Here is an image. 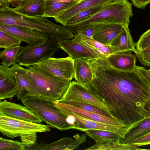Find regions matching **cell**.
<instances>
[{
  "mask_svg": "<svg viewBox=\"0 0 150 150\" xmlns=\"http://www.w3.org/2000/svg\"><path fill=\"white\" fill-rule=\"evenodd\" d=\"M22 41L12 35L0 30V48H5L20 45Z\"/></svg>",
  "mask_w": 150,
  "mask_h": 150,
  "instance_id": "33",
  "label": "cell"
},
{
  "mask_svg": "<svg viewBox=\"0 0 150 150\" xmlns=\"http://www.w3.org/2000/svg\"><path fill=\"white\" fill-rule=\"evenodd\" d=\"M25 148L22 142L0 137V150H25Z\"/></svg>",
  "mask_w": 150,
  "mask_h": 150,
  "instance_id": "32",
  "label": "cell"
},
{
  "mask_svg": "<svg viewBox=\"0 0 150 150\" xmlns=\"http://www.w3.org/2000/svg\"><path fill=\"white\" fill-rule=\"evenodd\" d=\"M14 75L17 82L18 100L30 97H39L40 95L35 86L28 78L27 74V69L18 64L9 67Z\"/></svg>",
  "mask_w": 150,
  "mask_h": 150,
  "instance_id": "12",
  "label": "cell"
},
{
  "mask_svg": "<svg viewBox=\"0 0 150 150\" xmlns=\"http://www.w3.org/2000/svg\"><path fill=\"white\" fill-rule=\"evenodd\" d=\"M136 57L143 65L150 67V47L134 52Z\"/></svg>",
  "mask_w": 150,
  "mask_h": 150,
  "instance_id": "35",
  "label": "cell"
},
{
  "mask_svg": "<svg viewBox=\"0 0 150 150\" xmlns=\"http://www.w3.org/2000/svg\"><path fill=\"white\" fill-rule=\"evenodd\" d=\"M58 45L59 48L75 60L101 57L94 50L72 39L59 40Z\"/></svg>",
  "mask_w": 150,
  "mask_h": 150,
  "instance_id": "14",
  "label": "cell"
},
{
  "mask_svg": "<svg viewBox=\"0 0 150 150\" xmlns=\"http://www.w3.org/2000/svg\"><path fill=\"white\" fill-rule=\"evenodd\" d=\"M148 71L150 73V69L149 70H148Z\"/></svg>",
  "mask_w": 150,
  "mask_h": 150,
  "instance_id": "45",
  "label": "cell"
},
{
  "mask_svg": "<svg viewBox=\"0 0 150 150\" xmlns=\"http://www.w3.org/2000/svg\"><path fill=\"white\" fill-rule=\"evenodd\" d=\"M123 25L113 23L99 25L96 28L92 37L104 45L110 46L112 40L120 33Z\"/></svg>",
  "mask_w": 150,
  "mask_h": 150,
  "instance_id": "19",
  "label": "cell"
},
{
  "mask_svg": "<svg viewBox=\"0 0 150 150\" xmlns=\"http://www.w3.org/2000/svg\"><path fill=\"white\" fill-rule=\"evenodd\" d=\"M98 25L95 24H88L78 29L76 31L75 34L78 33L88 37H92L95 29Z\"/></svg>",
  "mask_w": 150,
  "mask_h": 150,
  "instance_id": "36",
  "label": "cell"
},
{
  "mask_svg": "<svg viewBox=\"0 0 150 150\" xmlns=\"http://www.w3.org/2000/svg\"><path fill=\"white\" fill-rule=\"evenodd\" d=\"M50 127L15 118L0 114V131L2 134L11 138L25 134L44 132L50 131Z\"/></svg>",
  "mask_w": 150,
  "mask_h": 150,
  "instance_id": "7",
  "label": "cell"
},
{
  "mask_svg": "<svg viewBox=\"0 0 150 150\" xmlns=\"http://www.w3.org/2000/svg\"><path fill=\"white\" fill-rule=\"evenodd\" d=\"M57 38H49L35 45L21 46L16 57L17 63L27 68L33 66L45 59L53 57L59 48Z\"/></svg>",
  "mask_w": 150,
  "mask_h": 150,
  "instance_id": "6",
  "label": "cell"
},
{
  "mask_svg": "<svg viewBox=\"0 0 150 150\" xmlns=\"http://www.w3.org/2000/svg\"><path fill=\"white\" fill-rule=\"evenodd\" d=\"M72 40L83 44L94 50L101 57H107L113 54L112 47L96 41L92 37H88L81 34L76 33Z\"/></svg>",
  "mask_w": 150,
  "mask_h": 150,
  "instance_id": "25",
  "label": "cell"
},
{
  "mask_svg": "<svg viewBox=\"0 0 150 150\" xmlns=\"http://www.w3.org/2000/svg\"><path fill=\"white\" fill-rule=\"evenodd\" d=\"M136 57L131 52H122L111 54L105 58L113 68L120 71H133L136 70Z\"/></svg>",
  "mask_w": 150,
  "mask_h": 150,
  "instance_id": "18",
  "label": "cell"
},
{
  "mask_svg": "<svg viewBox=\"0 0 150 150\" xmlns=\"http://www.w3.org/2000/svg\"><path fill=\"white\" fill-rule=\"evenodd\" d=\"M144 112L145 117L150 116V98L144 106Z\"/></svg>",
  "mask_w": 150,
  "mask_h": 150,
  "instance_id": "41",
  "label": "cell"
},
{
  "mask_svg": "<svg viewBox=\"0 0 150 150\" xmlns=\"http://www.w3.org/2000/svg\"><path fill=\"white\" fill-rule=\"evenodd\" d=\"M53 102L55 105L72 110L79 115L93 120L110 125L127 126L121 121L114 117H106L94 112L86 111L57 101H53Z\"/></svg>",
  "mask_w": 150,
  "mask_h": 150,
  "instance_id": "22",
  "label": "cell"
},
{
  "mask_svg": "<svg viewBox=\"0 0 150 150\" xmlns=\"http://www.w3.org/2000/svg\"><path fill=\"white\" fill-rule=\"evenodd\" d=\"M150 132V116L139 120L129 126L120 142L127 144L130 142Z\"/></svg>",
  "mask_w": 150,
  "mask_h": 150,
  "instance_id": "21",
  "label": "cell"
},
{
  "mask_svg": "<svg viewBox=\"0 0 150 150\" xmlns=\"http://www.w3.org/2000/svg\"><path fill=\"white\" fill-rule=\"evenodd\" d=\"M136 69L138 72L146 81L150 86V73L145 67L137 66Z\"/></svg>",
  "mask_w": 150,
  "mask_h": 150,
  "instance_id": "39",
  "label": "cell"
},
{
  "mask_svg": "<svg viewBox=\"0 0 150 150\" xmlns=\"http://www.w3.org/2000/svg\"><path fill=\"white\" fill-rule=\"evenodd\" d=\"M26 73L40 96L52 101L62 97L71 81L56 77L36 64L28 67Z\"/></svg>",
  "mask_w": 150,
  "mask_h": 150,
  "instance_id": "4",
  "label": "cell"
},
{
  "mask_svg": "<svg viewBox=\"0 0 150 150\" xmlns=\"http://www.w3.org/2000/svg\"><path fill=\"white\" fill-rule=\"evenodd\" d=\"M74 139L69 137L62 138L50 144H38L36 142L33 146V150H72L77 149L79 146L86 141V134L74 136Z\"/></svg>",
  "mask_w": 150,
  "mask_h": 150,
  "instance_id": "15",
  "label": "cell"
},
{
  "mask_svg": "<svg viewBox=\"0 0 150 150\" xmlns=\"http://www.w3.org/2000/svg\"><path fill=\"white\" fill-rule=\"evenodd\" d=\"M55 106L66 115H72L75 117V129L82 132L88 129H97L112 132L123 138L128 127L107 124L92 120L76 114L73 111L54 104Z\"/></svg>",
  "mask_w": 150,
  "mask_h": 150,
  "instance_id": "9",
  "label": "cell"
},
{
  "mask_svg": "<svg viewBox=\"0 0 150 150\" xmlns=\"http://www.w3.org/2000/svg\"><path fill=\"white\" fill-rule=\"evenodd\" d=\"M63 100L79 101L87 103L102 109L110 114L111 110L105 104L93 96L86 88L76 81H71L62 97L57 101Z\"/></svg>",
  "mask_w": 150,
  "mask_h": 150,
  "instance_id": "10",
  "label": "cell"
},
{
  "mask_svg": "<svg viewBox=\"0 0 150 150\" xmlns=\"http://www.w3.org/2000/svg\"><path fill=\"white\" fill-rule=\"evenodd\" d=\"M18 93L15 77L10 67L0 65V100L12 99Z\"/></svg>",
  "mask_w": 150,
  "mask_h": 150,
  "instance_id": "17",
  "label": "cell"
},
{
  "mask_svg": "<svg viewBox=\"0 0 150 150\" xmlns=\"http://www.w3.org/2000/svg\"><path fill=\"white\" fill-rule=\"evenodd\" d=\"M133 15L132 4L128 0H116L105 4L90 17L67 27L75 34L78 29L89 24L113 23L129 25L130 18Z\"/></svg>",
  "mask_w": 150,
  "mask_h": 150,
  "instance_id": "3",
  "label": "cell"
},
{
  "mask_svg": "<svg viewBox=\"0 0 150 150\" xmlns=\"http://www.w3.org/2000/svg\"><path fill=\"white\" fill-rule=\"evenodd\" d=\"M21 101L50 127L61 131L74 129V125L67 122V116L55 106L53 101L41 96L30 97Z\"/></svg>",
  "mask_w": 150,
  "mask_h": 150,
  "instance_id": "5",
  "label": "cell"
},
{
  "mask_svg": "<svg viewBox=\"0 0 150 150\" xmlns=\"http://www.w3.org/2000/svg\"><path fill=\"white\" fill-rule=\"evenodd\" d=\"M0 24L17 25L37 30L48 38H57L59 40L72 39L74 37L73 33L67 26L58 25L43 17L21 13L9 6L0 9Z\"/></svg>",
  "mask_w": 150,
  "mask_h": 150,
  "instance_id": "2",
  "label": "cell"
},
{
  "mask_svg": "<svg viewBox=\"0 0 150 150\" xmlns=\"http://www.w3.org/2000/svg\"><path fill=\"white\" fill-rule=\"evenodd\" d=\"M88 61L93 78L86 87L109 108L112 117L128 127L145 117L144 107L150 98V86L137 70H117L109 64L105 57Z\"/></svg>",
  "mask_w": 150,
  "mask_h": 150,
  "instance_id": "1",
  "label": "cell"
},
{
  "mask_svg": "<svg viewBox=\"0 0 150 150\" xmlns=\"http://www.w3.org/2000/svg\"><path fill=\"white\" fill-rule=\"evenodd\" d=\"M24 0H9V2L13 6L14 8L18 6Z\"/></svg>",
  "mask_w": 150,
  "mask_h": 150,
  "instance_id": "43",
  "label": "cell"
},
{
  "mask_svg": "<svg viewBox=\"0 0 150 150\" xmlns=\"http://www.w3.org/2000/svg\"><path fill=\"white\" fill-rule=\"evenodd\" d=\"M0 30L31 45L41 44L48 38L44 33L37 30L17 25L0 24Z\"/></svg>",
  "mask_w": 150,
  "mask_h": 150,
  "instance_id": "11",
  "label": "cell"
},
{
  "mask_svg": "<svg viewBox=\"0 0 150 150\" xmlns=\"http://www.w3.org/2000/svg\"></svg>",
  "mask_w": 150,
  "mask_h": 150,
  "instance_id": "47",
  "label": "cell"
},
{
  "mask_svg": "<svg viewBox=\"0 0 150 150\" xmlns=\"http://www.w3.org/2000/svg\"><path fill=\"white\" fill-rule=\"evenodd\" d=\"M85 134L95 142H120L122 138L118 134L115 132L105 130L97 129H88L85 131Z\"/></svg>",
  "mask_w": 150,
  "mask_h": 150,
  "instance_id": "26",
  "label": "cell"
},
{
  "mask_svg": "<svg viewBox=\"0 0 150 150\" xmlns=\"http://www.w3.org/2000/svg\"><path fill=\"white\" fill-rule=\"evenodd\" d=\"M45 1H59V2H78L79 1L78 0H45Z\"/></svg>",
  "mask_w": 150,
  "mask_h": 150,
  "instance_id": "44",
  "label": "cell"
},
{
  "mask_svg": "<svg viewBox=\"0 0 150 150\" xmlns=\"http://www.w3.org/2000/svg\"><path fill=\"white\" fill-rule=\"evenodd\" d=\"M105 4L94 6L77 13L68 21L67 27L79 23L90 17L100 10Z\"/></svg>",
  "mask_w": 150,
  "mask_h": 150,
  "instance_id": "31",
  "label": "cell"
},
{
  "mask_svg": "<svg viewBox=\"0 0 150 150\" xmlns=\"http://www.w3.org/2000/svg\"><path fill=\"white\" fill-rule=\"evenodd\" d=\"M75 60L70 56L62 58L50 57L36 64L52 75L71 81L75 77Z\"/></svg>",
  "mask_w": 150,
  "mask_h": 150,
  "instance_id": "8",
  "label": "cell"
},
{
  "mask_svg": "<svg viewBox=\"0 0 150 150\" xmlns=\"http://www.w3.org/2000/svg\"><path fill=\"white\" fill-rule=\"evenodd\" d=\"M20 137L22 142L25 147L31 146L37 141L36 133L25 134Z\"/></svg>",
  "mask_w": 150,
  "mask_h": 150,
  "instance_id": "37",
  "label": "cell"
},
{
  "mask_svg": "<svg viewBox=\"0 0 150 150\" xmlns=\"http://www.w3.org/2000/svg\"><path fill=\"white\" fill-rule=\"evenodd\" d=\"M127 144H135L138 146L150 144V132L130 142Z\"/></svg>",
  "mask_w": 150,
  "mask_h": 150,
  "instance_id": "38",
  "label": "cell"
},
{
  "mask_svg": "<svg viewBox=\"0 0 150 150\" xmlns=\"http://www.w3.org/2000/svg\"><path fill=\"white\" fill-rule=\"evenodd\" d=\"M21 46L20 45L14 46L4 48L1 51V64L9 67L16 64V57Z\"/></svg>",
  "mask_w": 150,
  "mask_h": 150,
  "instance_id": "29",
  "label": "cell"
},
{
  "mask_svg": "<svg viewBox=\"0 0 150 150\" xmlns=\"http://www.w3.org/2000/svg\"><path fill=\"white\" fill-rule=\"evenodd\" d=\"M0 114L4 115L35 123H41V119L33 111L18 103L4 99L0 102Z\"/></svg>",
  "mask_w": 150,
  "mask_h": 150,
  "instance_id": "13",
  "label": "cell"
},
{
  "mask_svg": "<svg viewBox=\"0 0 150 150\" xmlns=\"http://www.w3.org/2000/svg\"><path fill=\"white\" fill-rule=\"evenodd\" d=\"M56 101L82 109L86 111L94 112L106 117H112L111 115L106 111L87 103L72 100Z\"/></svg>",
  "mask_w": 150,
  "mask_h": 150,
  "instance_id": "30",
  "label": "cell"
},
{
  "mask_svg": "<svg viewBox=\"0 0 150 150\" xmlns=\"http://www.w3.org/2000/svg\"><path fill=\"white\" fill-rule=\"evenodd\" d=\"M129 25H123L120 33L112 41L110 45L113 54L122 52H135V43L131 36Z\"/></svg>",
  "mask_w": 150,
  "mask_h": 150,
  "instance_id": "20",
  "label": "cell"
},
{
  "mask_svg": "<svg viewBox=\"0 0 150 150\" xmlns=\"http://www.w3.org/2000/svg\"><path fill=\"white\" fill-rule=\"evenodd\" d=\"M10 6L9 0H0V9L6 7H9Z\"/></svg>",
  "mask_w": 150,
  "mask_h": 150,
  "instance_id": "42",
  "label": "cell"
},
{
  "mask_svg": "<svg viewBox=\"0 0 150 150\" xmlns=\"http://www.w3.org/2000/svg\"><path fill=\"white\" fill-rule=\"evenodd\" d=\"M116 0H82L63 11L54 18L57 23L67 26L68 21L79 12L90 8L104 5Z\"/></svg>",
  "mask_w": 150,
  "mask_h": 150,
  "instance_id": "16",
  "label": "cell"
},
{
  "mask_svg": "<svg viewBox=\"0 0 150 150\" xmlns=\"http://www.w3.org/2000/svg\"><path fill=\"white\" fill-rule=\"evenodd\" d=\"M76 3L45 1L44 17L54 18L59 13Z\"/></svg>",
  "mask_w": 150,
  "mask_h": 150,
  "instance_id": "28",
  "label": "cell"
},
{
  "mask_svg": "<svg viewBox=\"0 0 150 150\" xmlns=\"http://www.w3.org/2000/svg\"><path fill=\"white\" fill-rule=\"evenodd\" d=\"M93 146L85 149V150H137L138 148L137 145L123 144L120 142H95Z\"/></svg>",
  "mask_w": 150,
  "mask_h": 150,
  "instance_id": "27",
  "label": "cell"
},
{
  "mask_svg": "<svg viewBox=\"0 0 150 150\" xmlns=\"http://www.w3.org/2000/svg\"><path fill=\"white\" fill-rule=\"evenodd\" d=\"M135 45L136 50L138 51L150 47V28L140 36Z\"/></svg>",
  "mask_w": 150,
  "mask_h": 150,
  "instance_id": "34",
  "label": "cell"
},
{
  "mask_svg": "<svg viewBox=\"0 0 150 150\" xmlns=\"http://www.w3.org/2000/svg\"><path fill=\"white\" fill-rule=\"evenodd\" d=\"M81 0H78V1H81Z\"/></svg>",
  "mask_w": 150,
  "mask_h": 150,
  "instance_id": "46",
  "label": "cell"
},
{
  "mask_svg": "<svg viewBox=\"0 0 150 150\" xmlns=\"http://www.w3.org/2000/svg\"><path fill=\"white\" fill-rule=\"evenodd\" d=\"M74 69L76 81L86 87L93 78V71L88 62L85 59L75 60Z\"/></svg>",
  "mask_w": 150,
  "mask_h": 150,
  "instance_id": "24",
  "label": "cell"
},
{
  "mask_svg": "<svg viewBox=\"0 0 150 150\" xmlns=\"http://www.w3.org/2000/svg\"><path fill=\"white\" fill-rule=\"evenodd\" d=\"M45 0H24L18 7L13 8L24 15L43 17L45 13Z\"/></svg>",
  "mask_w": 150,
  "mask_h": 150,
  "instance_id": "23",
  "label": "cell"
},
{
  "mask_svg": "<svg viewBox=\"0 0 150 150\" xmlns=\"http://www.w3.org/2000/svg\"><path fill=\"white\" fill-rule=\"evenodd\" d=\"M134 6L138 8L144 9L150 0H131Z\"/></svg>",
  "mask_w": 150,
  "mask_h": 150,
  "instance_id": "40",
  "label": "cell"
}]
</instances>
